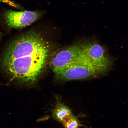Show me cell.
I'll use <instances>...</instances> for the list:
<instances>
[{
	"mask_svg": "<svg viewBox=\"0 0 128 128\" xmlns=\"http://www.w3.org/2000/svg\"><path fill=\"white\" fill-rule=\"evenodd\" d=\"M54 119L62 124L73 115L71 110L64 104L58 102L52 111Z\"/></svg>",
	"mask_w": 128,
	"mask_h": 128,
	"instance_id": "cell-6",
	"label": "cell"
},
{
	"mask_svg": "<svg viewBox=\"0 0 128 128\" xmlns=\"http://www.w3.org/2000/svg\"><path fill=\"white\" fill-rule=\"evenodd\" d=\"M55 74L56 78L63 81L85 79L102 76L86 60L82 53L76 60Z\"/></svg>",
	"mask_w": 128,
	"mask_h": 128,
	"instance_id": "cell-2",
	"label": "cell"
},
{
	"mask_svg": "<svg viewBox=\"0 0 128 128\" xmlns=\"http://www.w3.org/2000/svg\"><path fill=\"white\" fill-rule=\"evenodd\" d=\"M82 46L84 57L102 76L111 69L113 60L104 46L95 42H89Z\"/></svg>",
	"mask_w": 128,
	"mask_h": 128,
	"instance_id": "cell-3",
	"label": "cell"
},
{
	"mask_svg": "<svg viewBox=\"0 0 128 128\" xmlns=\"http://www.w3.org/2000/svg\"><path fill=\"white\" fill-rule=\"evenodd\" d=\"M47 12L46 10L21 12L8 10L4 13V18L6 24L10 28H22L28 26L41 18Z\"/></svg>",
	"mask_w": 128,
	"mask_h": 128,
	"instance_id": "cell-4",
	"label": "cell"
},
{
	"mask_svg": "<svg viewBox=\"0 0 128 128\" xmlns=\"http://www.w3.org/2000/svg\"><path fill=\"white\" fill-rule=\"evenodd\" d=\"M82 44L76 45L60 51L52 57L50 68L54 73L62 70L78 59L82 54Z\"/></svg>",
	"mask_w": 128,
	"mask_h": 128,
	"instance_id": "cell-5",
	"label": "cell"
},
{
	"mask_svg": "<svg viewBox=\"0 0 128 128\" xmlns=\"http://www.w3.org/2000/svg\"><path fill=\"white\" fill-rule=\"evenodd\" d=\"M0 37H1V33H0Z\"/></svg>",
	"mask_w": 128,
	"mask_h": 128,
	"instance_id": "cell-9",
	"label": "cell"
},
{
	"mask_svg": "<svg viewBox=\"0 0 128 128\" xmlns=\"http://www.w3.org/2000/svg\"><path fill=\"white\" fill-rule=\"evenodd\" d=\"M50 50V46L40 34L28 32L8 46L1 59L2 69L17 84L33 86L44 70Z\"/></svg>",
	"mask_w": 128,
	"mask_h": 128,
	"instance_id": "cell-1",
	"label": "cell"
},
{
	"mask_svg": "<svg viewBox=\"0 0 128 128\" xmlns=\"http://www.w3.org/2000/svg\"><path fill=\"white\" fill-rule=\"evenodd\" d=\"M62 124L65 128H79L82 126L77 117L73 115Z\"/></svg>",
	"mask_w": 128,
	"mask_h": 128,
	"instance_id": "cell-7",
	"label": "cell"
},
{
	"mask_svg": "<svg viewBox=\"0 0 128 128\" xmlns=\"http://www.w3.org/2000/svg\"><path fill=\"white\" fill-rule=\"evenodd\" d=\"M0 2L5 3L9 6L17 8L20 9L21 8L18 4H15V3L11 1L10 0H0Z\"/></svg>",
	"mask_w": 128,
	"mask_h": 128,
	"instance_id": "cell-8",
	"label": "cell"
}]
</instances>
